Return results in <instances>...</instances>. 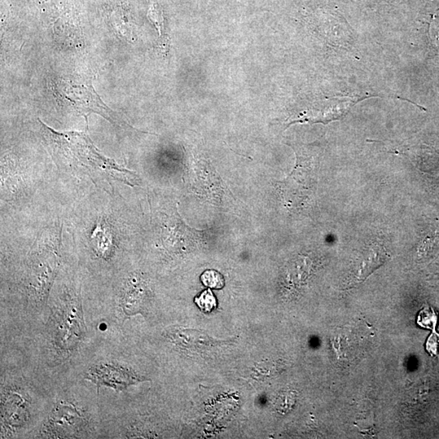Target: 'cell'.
<instances>
[{"label": "cell", "mask_w": 439, "mask_h": 439, "mask_svg": "<svg viewBox=\"0 0 439 439\" xmlns=\"http://www.w3.org/2000/svg\"><path fill=\"white\" fill-rule=\"evenodd\" d=\"M85 379L95 384L98 392L102 386H108L120 392L130 385L147 380L129 368L114 363L96 364L91 367L86 373Z\"/></svg>", "instance_id": "3"}, {"label": "cell", "mask_w": 439, "mask_h": 439, "mask_svg": "<svg viewBox=\"0 0 439 439\" xmlns=\"http://www.w3.org/2000/svg\"><path fill=\"white\" fill-rule=\"evenodd\" d=\"M44 139L64 168L73 174L86 175L94 182L114 179L134 187L136 175L103 155L86 132H58L39 120Z\"/></svg>", "instance_id": "1"}, {"label": "cell", "mask_w": 439, "mask_h": 439, "mask_svg": "<svg viewBox=\"0 0 439 439\" xmlns=\"http://www.w3.org/2000/svg\"><path fill=\"white\" fill-rule=\"evenodd\" d=\"M50 423L57 433L68 434L81 428L84 418L76 407L61 403L51 412Z\"/></svg>", "instance_id": "5"}, {"label": "cell", "mask_w": 439, "mask_h": 439, "mask_svg": "<svg viewBox=\"0 0 439 439\" xmlns=\"http://www.w3.org/2000/svg\"><path fill=\"white\" fill-rule=\"evenodd\" d=\"M390 259V254L384 248V246L379 243L373 244L370 246V249L358 270L357 275V282H363L366 279L373 271L383 265Z\"/></svg>", "instance_id": "7"}, {"label": "cell", "mask_w": 439, "mask_h": 439, "mask_svg": "<svg viewBox=\"0 0 439 439\" xmlns=\"http://www.w3.org/2000/svg\"><path fill=\"white\" fill-rule=\"evenodd\" d=\"M3 417L13 427H21L27 420L28 403L20 394L10 392L3 402Z\"/></svg>", "instance_id": "6"}, {"label": "cell", "mask_w": 439, "mask_h": 439, "mask_svg": "<svg viewBox=\"0 0 439 439\" xmlns=\"http://www.w3.org/2000/svg\"><path fill=\"white\" fill-rule=\"evenodd\" d=\"M147 296V284L141 276L132 274L123 285L120 307L126 318L142 311L145 298Z\"/></svg>", "instance_id": "4"}, {"label": "cell", "mask_w": 439, "mask_h": 439, "mask_svg": "<svg viewBox=\"0 0 439 439\" xmlns=\"http://www.w3.org/2000/svg\"><path fill=\"white\" fill-rule=\"evenodd\" d=\"M147 17L159 32V47L161 50L168 51L169 43L165 25V17L163 8L158 0H149Z\"/></svg>", "instance_id": "8"}, {"label": "cell", "mask_w": 439, "mask_h": 439, "mask_svg": "<svg viewBox=\"0 0 439 439\" xmlns=\"http://www.w3.org/2000/svg\"><path fill=\"white\" fill-rule=\"evenodd\" d=\"M429 33L434 43L439 47V19H437V17L430 25Z\"/></svg>", "instance_id": "12"}, {"label": "cell", "mask_w": 439, "mask_h": 439, "mask_svg": "<svg viewBox=\"0 0 439 439\" xmlns=\"http://www.w3.org/2000/svg\"><path fill=\"white\" fill-rule=\"evenodd\" d=\"M52 91L57 102L69 112L84 116L86 119L91 113L98 114L118 128L133 129L103 102L93 86L86 79L57 78L52 82Z\"/></svg>", "instance_id": "2"}, {"label": "cell", "mask_w": 439, "mask_h": 439, "mask_svg": "<svg viewBox=\"0 0 439 439\" xmlns=\"http://www.w3.org/2000/svg\"><path fill=\"white\" fill-rule=\"evenodd\" d=\"M436 239L432 238V237H427L423 241V243L420 244L419 248V254H423L425 252H428L433 247L432 245L436 244Z\"/></svg>", "instance_id": "13"}, {"label": "cell", "mask_w": 439, "mask_h": 439, "mask_svg": "<svg viewBox=\"0 0 439 439\" xmlns=\"http://www.w3.org/2000/svg\"><path fill=\"white\" fill-rule=\"evenodd\" d=\"M201 281L206 287L213 289H222L225 285V280L222 274L213 270L204 272L201 276Z\"/></svg>", "instance_id": "10"}, {"label": "cell", "mask_w": 439, "mask_h": 439, "mask_svg": "<svg viewBox=\"0 0 439 439\" xmlns=\"http://www.w3.org/2000/svg\"><path fill=\"white\" fill-rule=\"evenodd\" d=\"M419 320H423V322H420L421 327H433L436 324V315L434 311H429V310H424L421 311L419 317Z\"/></svg>", "instance_id": "11"}, {"label": "cell", "mask_w": 439, "mask_h": 439, "mask_svg": "<svg viewBox=\"0 0 439 439\" xmlns=\"http://www.w3.org/2000/svg\"><path fill=\"white\" fill-rule=\"evenodd\" d=\"M195 304L205 313H211L216 309L217 300L210 289L204 291L200 296L195 298Z\"/></svg>", "instance_id": "9"}]
</instances>
